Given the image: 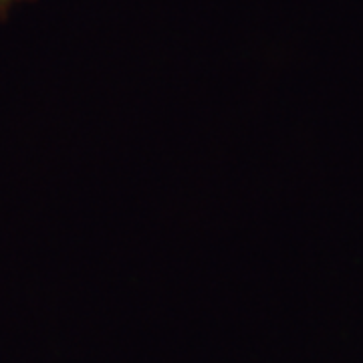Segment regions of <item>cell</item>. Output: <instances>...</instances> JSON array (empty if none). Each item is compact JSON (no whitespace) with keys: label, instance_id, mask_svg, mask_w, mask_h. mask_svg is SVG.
<instances>
[{"label":"cell","instance_id":"6da1fadb","mask_svg":"<svg viewBox=\"0 0 363 363\" xmlns=\"http://www.w3.org/2000/svg\"><path fill=\"white\" fill-rule=\"evenodd\" d=\"M18 2H33V0H0V23H4L11 14V9Z\"/></svg>","mask_w":363,"mask_h":363}]
</instances>
